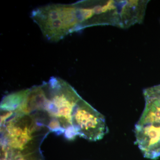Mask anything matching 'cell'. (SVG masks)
I'll return each mask as SVG.
<instances>
[{
    "mask_svg": "<svg viewBox=\"0 0 160 160\" xmlns=\"http://www.w3.org/2000/svg\"><path fill=\"white\" fill-rule=\"evenodd\" d=\"M81 98L69 83L52 77L29 89L26 105L29 113H37L50 132L72 140L77 135L72 126V112Z\"/></svg>",
    "mask_w": 160,
    "mask_h": 160,
    "instance_id": "obj_1",
    "label": "cell"
},
{
    "mask_svg": "<svg viewBox=\"0 0 160 160\" xmlns=\"http://www.w3.org/2000/svg\"><path fill=\"white\" fill-rule=\"evenodd\" d=\"M50 132L32 115L15 112L1 123V142L10 148L12 154L31 155L42 152L40 146Z\"/></svg>",
    "mask_w": 160,
    "mask_h": 160,
    "instance_id": "obj_2",
    "label": "cell"
},
{
    "mask_svg": "<svg viewBox=\"0 0 160 160\" xmlns=\"http://www.w3.org/2000/svg\"><path fill=\"white\" fill-rule=\"evenodd\" d=\"M77 8L75 3L50 4L33 9L31 17L39 27L44 37L55 42L78 31Z\"/></svg>",
    "mask_w": 160,
    "mask_h": 160,
    "instance_id": "obj_3",
    "label": "cell"
},
{
    "mask_svg": "<svg viewBox=\"0 0 160 160\" xmlns=\"http://www.w3.org/2000/svg\"><path fill=\"white\" fill-rule=\"evenodd\" d=\"M71 124L77 136L89 141L102 139L108 131L104 116L82 98L72 112Z\"/></svg>",
    "mask_w": 160,
    "mask_h": 160,
    "instance_id": "obj_4",
    "label": "cell"
},
{
    "mask_svg": "<svg viewBox=\"0 0 160 160\" xmlns=\"http://www.w3.org/2000/svg\"><path fill=\"white\" fill-rule=\"evenodd\" d=\"M136 143L145 158L157 159L160 156V122H138L135 128Z\"/></svg>",
    "mask_w": 160,
    "mask_h": 160,
    "instance_id": "obj_5",
    "label": "cell"
},
{
    "mask_svg": "<svg viewBox=\"0 0 160 160\" xmlns=\"http://www.w3.org/2000/svg\"><path fill=\"white\" fill-rule=\"evenodd\" d=\"M145 98V107L139 122H160V98Z\"/></svg>",
    "mask_w": 160,
    "mask_h": 160,
    "instance_id": "obj_6",
    "label": "cell"
},
{
    "mask_svg": "<svg viewBox=\"0 0 160 160\" xmlns=\"http://www.w3.org/2000/svg\"><path fill=\"white\" fill-rule=\"evenodd\" d=\"M42 160H44V159Z\"/></svg>",
    "mask_w": 160,
    "mask_h": 160,
    "instance_id": "obj_7",
    "label": "cell"
}]
</instances>
